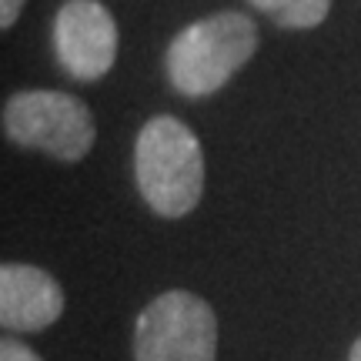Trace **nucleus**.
Returning a JSON list of instances; mask_svg holds the SVG:
<instances>
[{
	"instance_id": "nucleus-6",
	"label": "nucleus",
	"mask_w": 361,
	"mask_h": 361,
	"mask_svg": "<svg viewBox=\"0 0 361 361\" xmlns=\"http://www.w3.org/2000/svg\"><path fill=\"white\" fill-rule=\"evenodd\" d=\"M64 311V291L34 264L0 268V324L11 331H44Z\"/></svg>"
},
{
	"instance_id": "nucleus-10",
	"label": "nucleus",
	"mask_w": 361,
	"mask_h": 361,
	"mask_svg": "<svg viewBox=\"0 0 361 361\" xmlns=\"http://www.w3.org/2000/svg\"><path fill=\"white\" fill-rule=\"evenodd\" d=\"M348 361H361V338L351 345V355H348Z\"/></svg>"
},
{
	"instance_id": "nucleus-4",
	"label": "nucleus",
	"mask_w": 361,
	"mask_h": 361,
	"mask_svg": "<svg viewBox=\"0 0 361 361\" xmlns=\"http://www.w3.org/2000/svg\"><path fill=\"white\" fill-rule=\"evenodd\" d=\"M4 130L13 144L61 161H80L94 147L87 104L61 90H24L4 104Z\"/></svg>"
},
{
	"instance_id": "nucleus-2",
	"label": "nucleus",
	"mask_w": 361,
	"mask_h": 361,
	"mask_svg": "<svg viewBox=\"0 0 361 361\" xmlns=\"http://www.w3.org/2000/svg\"><path fill=\"white\" fill-rule=\"evenodd\" d=\"M258 47L255 20L245 13H214L204 20H194L171 40L168 74L171 84L188 97H207L224 87L231 74Z\"/></svg>"
},
{
	"instance_id": "nucleus-9",
	"label": "nucleus",
	"mask_w": 361,
	"mask_h": 361,
	"mask_svg": "<svg viewBox=\"0 0 361 361\" xmlns=\"http://www.w3.org/2000/svg\"><path fill=\"white\" fill-rule=\"evenodd\" d=\"M20 7H24V0H0V24L11 27L20 17Z\"/></svg>"
},
{
	"instance_id": "nucleus-7",
	"label": "nucleus",
	"mask_w": 361,
	"mask_h": 361,
	"mask_svg": "<svg viewBox=\"0 0 361 361\" xmlns=\"http://www.w3.org/2000/svg\"><path fill=\"white\" fill-rule=\"evenodd\" d=\"M251 4L274 17L281 27H295V30L318 27L331 7V0H251Z\"/></svg>"
},
{
	"instance_id": "nucleus-1",
	"label": "nucleus",
	"mask_w": 361,
	"mask_h": 361,
	"mask_svg": "<svg viewBox=\"0 0 361 361\" xmlns=\"http://www.w3.org/2000/svg\"><path fill=\"white\" fill-rule=\"evenodd\" d=\"M137 188L161 218H184L204 191V154L188 124L174 117H154L137 134L134 151Z\"/></svg>"
},
{
	"instance_id": "nucleus-3",
	"label": "nucleus",
	"mask_w": 361,
	"mask_h": 361,
	"mask_svg": "<svg viewBox=\"0 0 361 361\" xmlns=\"http://www.w3.org/2000/svg\"><path fill=\"white\" fill-rule=\"evenodd\" d=\"M137 361H214L218 358V318L204 298L191 291L157 295L134 328Z\"/></svg>"
},
{
	"instance_id": "nucleus-8",
	"label": "nucleus",
	"mask_w": 361,
	"mask_h": 361,
	"mask_svg": "<svg viewBox=\"0 0 361 361\" xmlns=\"http://www.w3.org/2000/svg\"><path fill=\"white\" fill-rule=\"evenodd\" d=\"M0 361H40V358L27 348V345H20V341L7 338V341L0 345Z\"/></svg>"
},
{
	"instance_id": "nucleus-5",
	"label": "nucleus",
	"mask_w": 361,
	"mask_h": 361,
	"mask_svg": "<svg viewBox=\"0 0 361 361\" xmlns=\"http://www.w3.org/2000/svg\"><path fill=\"white\" fill-rule=\"evenodd\" d=\"M54 47L64 71L78 80L104 78L117 57V24L97 0H71L57 11Z\"/></svg>"
}]
</instances>
